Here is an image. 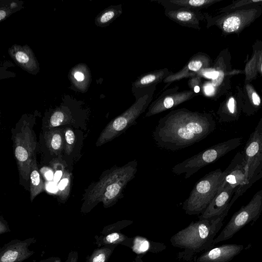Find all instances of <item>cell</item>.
<instances>
[{
  "label": "cell",
  "instance_id": "obj_1",
  "mask_svg": "<svg viewBox=\"0 0 262 262\" xmlns=\"http://www.w3.org/2000/svg\"><path fill=\"white\" fill-rule=\"evenodd\" d=\"M215 125L210 114L181 108L172 110L161 118L152 137L159 147L176 151L206 138L215 129Z\"/></svg>",
  "mask_w": 262,
  "mask_h": 262
},
{
  "label": "cell",
  "instance_id": "obj_2",
  "mask_svg": "<svg viewBox=\"0 0 262 262\" xmlns=\"http://www.w3.org/2000/svg\"><path fill=\"white\" fill-rule=\"evenodd\" d=\"M137 167L138 161L135 159L122 166L116 165L104 171L99 180L86 191L81 211L88 213L100 202L106 208L115 205L123 197V191L135 178Z\"/></svg>",
  "mask_w": 262,
  "mask_h": 262
},
{
  "label": "cell",
  "instance_id": "obj_3",
  "mask_svg": "<svg viewBox=\"0 0 262 262\" xmlns=\"http://www.w3.org/2000/svg\"><path fill=\"white\" fill-rule=\"evenodd\" d=\"M229 210H226L218 216L192 222L171 237V245L184 250L182 256L190 257L193 254L212 248L215 236L223 226V220Z\"/></svg>",
  "mask_w": 262,
  "mask_h": 262
},
{
  "label": "cell",
  "instance_id": "obj_4",
  "mask_svg": "<svg viewBox=\"0 0 262 262\" xmlns=\"http://www.w3.org/2000/svg\"><path fill=\"white\" fill-rule=\"evenodd\" d=\"M242 143V138L236 137L213 145L204 150L178 163L172 168L177 175L184 174L188 179L201 168L214 163L228 152L238 147Z\"/></svg>",
  "mask_w": 262,
  "mask_h": 262
},
{
  "label": "cell",
  "instance_id": "obj_5",
  "mask_svg": "<svg viewBox=\"0 0 262 262\" xmlns=\"http://www.w3.org/2000/svg\"><path fill=\"white\" fill-rule=\"evenodd\" d=\"M223 171L216 169L205 174L195 184L182 205L188 215L202 213L217 193L222 180Z\"/></svg>",
  "mask_w": 262,
  "mask_h": 262
},
{
  "label": "cell",
  "instance_id": "obj_6",
  "mask_svg": "<svg viewBox=\"0 0 262 262\" xmlns=\"http://www.w3.org/2000/svg\"><path fill=\"white\" fill-rule=\"evenodd\" d=\"M155 91L138 99L121 114L111 121L101 133L96 142L97 146L111 141L124 133L136 123V120L145 112L153 99Z\"/></svg>",
  "mask_w": 262,
  "mask_h": 262
},
{
  "label": "cell",
  "instance_id": "obj_7",
  "mask_svg": "<svg viewBox=\"0 0 262 262\" xmlns=\"http://www.w3.org/2000/svg\"><path fill=\"white\" fill-rule=\"evenodd\" d=\"M262 212V190L257 191L250 202L243 206L232 216L231 219L215 238L213 246L231 238L242 228L251 222H255Z\"/></svg>",
  "mask_w": 262,
  "mask_h": 262
},
{
  "label": "cell",
  "instance_id": "obj_8",
  "mask_svg": "<svg viewBox=\"0 0 262 262\" xmlns=\"http://www.w3.org/2000/svg\"><path fill=\"white\" fill-rule=\"evenodd\" d=\"M36 145L33 130L23 124L14 137V149L20 177L26 181L30 177Z\"/></svg>",
  "mask_w": 262,
  "mask_h": 262
},
{
  "label": "cell",
  "instance_id": "obj_9",
  "mask_svg": "<svg viewBox=\"0 0 262 262\" xmlns=\"http://www.w3.org/2000/svg\"><path fill=\"white\" fill-rule=\"evenodd\" d=\"M242 152L247 166L248 182L244 193L256 181L262 171V118L250 134Z\"/></svg>",
  "mask_w": 262,
  "mask_h": 262
},
{
  "label": "cell",
  "instance_id": "obj_10",
  "mask_svg": "<svg viewBox=\"0 0 262 262\" xmlns=\"http://www.w3.org/2000/svg\"><path fill=\"white\" fill-rule=\"evenodd\" d=\"M222 174V180L217 192L226 187L235 189L229 204L231 207L243 195L244 189L248 184L247 166L242 152L236 153Z\"/></svg>",
  "mask_w": 262,
  "mask_h": 262
},
{
  "label": "cell",
  "instance_id": "obj_11",
  "mask_svg": "<svg viewBox=\"0 0 262 262\" xmlns=\"http://www.w3.org/2000/svg\"><path fill=\"white\" fill-rule=\"evenodd\" d=\"M179 86L164 91L148 106L145 117H148L174 107L198 95L192 91H179Z\"/></svg>",
  "mask_w": 262,
  "mask_h": 262
},
{
  "label": "cell",
  "instance_id": "obj_12",
  "mask_svg": "<svg viewBox=\"0 0 262 262\" xmlns=\"http://www.w3.org/2000/svg\"><path fill=\"white\" fill-rule=\"evenodd\" d=\"M133 223L130 220H122L105 226L101 235H95V244L98 247L105 245L125 246L131 248L133 237H129L122 233L120 230Z\"/></svg>",
  "mask_w": 262,
  "mask_h": 262
},
{
  "label": "cell",
  "instance_id": "obj_13",
  "mask_svg": "<svg viewBox=\"0 0 262 262\" xmlns=\"http://www.w3.org/2000/svg\"><path fill=\"white\" fill-rule=\"evenodd\" d=\"M36 242L35 237L10 241L0 249V262H22L29 258L34 253L29 247Z\"/></svg>",
  "mask_w": 262,
  "mask_h": 262
},
{
  "label": "cell",
  "instance_id": "obj_14",
  "mask_svg": "<svg viewBox=\"0 0 262 262\" xmlns=\"http://www.w3.org/2000/svg\"><path fill=\"white\" fill-rule=\"evenodd\" d=\"M171 72L167 68L155 70L138 77L133 82L132 92L135 99L144 96L152 91H155L156 85L163 81Z\"/></svg>",
  "mask_w": 262,
  "mask_h": 262
},
{
  "label": "cell",
  "instance_id": "obj_15",
  "mask_svg": "<svg viewBox=\"0 0 262 262\" xmlns=\"http://www.w3.org/2000/svg\"><path fill=\"white\" fill-rule=\"evenodd\" d=\"M209 60L208 57L202 53H197L191 57L184 67L176 73H172L165 78L163 82L166 89L171 83L187 78H191L203 69L207 68Z\"/></svg>",
  "mask_w": 262,
  "mask_h": 262
},
{
  "label": "cell",
  "instance_id": "obj_16",
  "mask_svg": "<svg viewBox=\"0 0 262 262\" xmlns=\"http://www.w3.org/2000/svg\"><path fill=\"white\" fill-rule=\"evenodd\" d=\"M244 249V245L237 244H224L212 247L199 256L196 262H229Z\"/></svg>",
  "mask_w": 262,
  "mask_h": 262
},
{
  "label": "cell",
  "instance_id": "obj_17",
  "mask_svg": "<svg viewBox=\"0 0 262 262\" xmlns=\"http://www.w3.org/2000/svg\"><path fill=\"white\" fill-rule=\"evenodd\" d=\"M165 15L171 20L183 27L200 29V21L203 15L200 11L185 8H165Z\"/></svg>",
  "mask_w": 262,
  "mask_h": 262
},
{
  "label": "cell",
  "instance_id": "obj_18",
  "mask_svg": "<svg viewBox=\"0 0 262 262\" xmlns=\"http://www.w3.org/2000/svg\"><path fill=\"white\" fill-rule=\"evenodd\" d=\"M235 189L226 187L217 192L205 211L199 216V219H208L222 214L227 209H230L229 205L232 194Z\"/></svg>",
  "mask_w": 262,
  "mask_h": 262
},
{
  "label": "cell",
  "instance_id": "obj_19",
  "mask_svg": "<svg viewBox=\"0 0 262 262\" xmlns=\"http://www.w3.org/2000/svg\"><path fill=\"white\" fill-rule=\"evenodd\" d=\"M166 248L163 244L150 241L139 235L133 237L130 249L138 254H145L148 252L158 253Z\"/></svg>",
  "mask_w": 262,
  "mask_h": 262
},
{
  "label": "cell",
  "instance_id": "obj_20",
  "mask_svg": "<svg viewBox=\"0 0 262 262\" xmlns=\"http://www.w3.org/2000/svg\"><path fill=\"white\" fill-rule=\"evenodd\" d=\"M159 3L165 8H185L200 11L214 2L212 0H150Z\"/></svg>",
  "mask_w": 262,
  "mask_h": 262
},
{
  "label": "cell",
  "instance_id": "obj_21",
  "mask_svg": "<svg viewBox=\"0 0 262 262\" xmlns=\"http://www.w3.org/2000/svg\"><path fill=\"white\" fill-rule=\"evenodd\" d=\"M45 139L50 151L57 155L62 150L64 147V129L51 128L45 133Z\"/></svg>",
  "mask_w": 262,
  "mask_h": 262
},
{
  "label": "cell",
  "instance_id": "obj_22",
  "mask_svg": "<svg viewBox=\"0 0 262 262\" xmlns=\"http://www.w3.org/2000/svg\"><path fill=\"white\" fill-rule=\"evenodd\" d=\"M30 179V200L32 202L35 198L42 191L44 187L35 158L31 164Z\"/></svg>",
  "mask_w": 262,
  "mask_h": 262
},
{
  "label": "cell",
  "instance_id": "obj_23",
  "mask_svg": "<svg viewBox=\"0 0 262 262\" xmlns=\"http://www.w3.org/2000/svg\"><path fill=\"white\" fill-rule=\"evenodd\" d=\"M117 246L105 245L94 249L85 262H107Z\"/></svg>",
  "mask_w": 262,
  "mask_h": 262
},
{
  "label": "cell",
  "instance_id": "obj_24",
  "mask_svg": "<svg viewBox=\"0 0 262 262\" xmlns=\"http://www.w3.org/2000/svg\"><path fill=\"white\" fill-rule=\"evenodd\" d=\"M71 174L68 171H65L57 186V193L61 201H65L68 198L70 190Z\"/></svg>",
  "mask_w": 262,
  "mask_h": 262
},
{
  "label": "cell",
  "instance_id": "obj_25",
  "mask_svg": "<svg viewBox=\"0 0 262 262\" xmlns=\"http://www.w3.org/2000/svg\"><path fill=\"white\" fill-rule=\"evenodd\" d=\"M65 152L70 155L73 150L75 143V135L73 130L70 128L64 129Z\"/></svg>",
  "mask_w": 262,
  "mask_h": 262
},
{
  "label": "cell",
  "instance_id": "obj_26",
  "mask_svg": "<svg viewBox=\"0 0 262 262\" xmlns=\"http://www.w3.org/2000/svg\"><path fill=\"white\" fill-rule=\"evenodd\" d=\"M241 25V20L237 16L227 18L223 23V28L227 32H232L237 30Z\"/></svg>",
  "mask_w": 262,
  "mask_h": 262
},
{
  "label": "cell",
  "instance_id": "obj_27",
  "mask_svg": "<svg viewBox=\"0 0 262 262\" xmlns=\"http://www.w3.org/2000/svg\"><path fill=\"white\" fill-rule=\"evenodd\" d=\"M68 119L61 111L55 112L51 116L48 127L50 129L67 123Z\"/></svg>",
  "mask_w": 262,
  "mask_h": 262
},
{
  "label": "cell",
  "instance_id": "obj_28",
  "mask_svg": "<svg viewBox=\"0 0 262 262\" xmlns=\"http://www.w3.org/2000/svg\"><path fill=\"white\" fill-rule=\"evenodd\" d=\"M188 85L190 90L199 95L202 90L203 84L201 77L196 75L190 78L188 81Z\"/></svg>",
  "mask_w": 262,
  "mask_h": 262
},
{
  "label": "cell",
  "instance_id": "obj_29",
  "mask_svg": "<svg viewBox=\"0 0 262 262\" xmlns=\"http://www.w3.org/2000/svg\"><path fill=\"white\" fill-rule=\"evenodd\" d=\"M224 76V73L223 71L219 70V75L214 80H211L210 82H205L204 84H211L215 90V87L219 86L222 82Z\"/></svg>",
  "mask_w": 262,
  "mask_h": 262
},
{
  "label": "cell",
  "instance_id": "obj_30",
  "mask_svg": "<svg viewBox=\"0 0 262 262\" xmlns=\"http://www.w3.org/2000/svg\"><path fill=\"white\" fill-rule=\"evenodd\" d=\"M10 232L7 222L2 216L0 217V234Z\"/></svg>",
  "mask_w": 262,
  "mask_h": 262
},
{
  "label": "cell",
  "instance_id": "obj_31",
  "mask_svg": "<svg viewBox=\"0 0 262 262\" xmlns=\"http://www.w3.org/2000/svg\"><path fill=\"white\" fill-rule=\"evenodd\" d=\"M16 60L21 63H26L29 60L28 55L23 52H17L15 55Z\"/></svg>",
  "mask_w": 262,
  "mask_h": 262
},
{
  "label": "cell",
  "instance_id": "obj_32",
  "mask_svg": "<svg viewBox=\"0 0 262 262\" xmlns=\"http://www.w3.org/2000/svg\"><path fill=\"white\" fill-rule=\"evenodd\" d=\"M41 171L47 180H51L54 178L53 171L50 168L44 167Z\"/></svg>",
  "mask_w": 262,
  "mask_h": 262
},
{
  "label": "cell",
  "instance_id": "obj_33",
  "mask_svg": "<svg viewBox=\"0 0 262 262\" xmlns=\"http://www.w3.org/2000/svg\"><path fill=\"white\" fill-rule=\"evenodd\" d=\"M78 252L76 251H72L69 253L66 262H78Z\"/></svg>",
  "mask_w": 262,
  "mask_h": 262
},
{
  "label": "cell",
  "instance_id": "obj_34",
  "mask_svg": "<svg viewBox=\"0 0 262 262\" xmlns=\"http://www.w3.org/2000/svg\"><path fill=\"white\" fill-rule=\"evenodd\" d=\"M252 99L253 104L255 106H258L260 104V99L257 93L253 92L252 95Z\"/></svg>",
  "mask_w": 262,
  "mask_h": 262
},
{
  "label": "cell",
  "instance_id": "obj_35",
  "mask_svg": "<svg viewBox=\"0 0 262 262\" xmlns=\"http://www.w3.org/2000/svg\"><path fill=\"white\" fill-rule=\"evenodd\" d=\"M63 173L64 172H63V171L61 170H56L54 175V182L55 183L58 182L60 180V178H62Z\"/></svg>",
  "mask_w": 262,
  "mask_h": 262
},
{
  "label": "cell",
  "instance_id": "obj_36",
  "mask_svg": "<svg viewBox=\"0 0 262 262\" xmlns=\"http://www.w3.org/2000/svg\"><path fill=\"white\" fill-rule=\"evenodd\" d=\"M74 77L77 80L81 81L84 79V76L82 73L77 72L75 73Z\"/></svg>",
  "mask_w": 262,
  "mask_h": 262
},
{
  "label": "cell",
  "instance_id": "obj_37",
  "mask_svg": "<svg viewBox=\"0 0 262 262\" xmlns=\"http://www.w3.org/2000/svg\"><path fill=\"white\" fill-rule=\"evenodd\" d=\"M47 189L50 192H55L56 191V186L52 183H49L47 186Z\"/></svg>",
  "mask_w": 262,
  "mask_h": 262
},
{
  "label": "cell",
  "instance_id": "obj_38",
  "mask_svg": "<svg viewBox=\"0 0 262 262\" xmlns=\"http://www.w3.org/2000/svg\"><path fill=\"white\" fill-rule=\"evenodd\" d=\"M55 258H56V257H49V258H47L46 259H42V260L39 261L38 262H52L53 261H54L55 260Z\"/></svg>",
  "mask_w": 262,
  "mask_h": 262
},
{
  "label": "cell",
  "instance_id": "obj_39",
  "mask_svg": "<svg viewBox=\"0 0 262 262\" xmlns=\"http://www.w3.org/2000/svg\"><path fill=\"white\" fill-rule=\"evenodd\" d=\"M142 256L141 255H138L136 258L135 259L131 261V262H143L142 260Z\"/></svg>",
  "mask_w": 262,
  "mask_h": 262
},
{
  "label": "cell",
  "instance_id": "obj_40",
  "mask_svg": "<svg viewBox=\"0 0 262 262\" xmlns=\"http://www.w3.org/2000/svg\"><path fill=\"white\" fill-rule=\"evenodd\" d=\"M6 16V12L4 10L0 11V20H2Z\"/></svg>",
  "mask_w": 262,
  "mask_h": 262
},
{
  "label": "cell",
  "instance_id": "obj_41",
  "mask_svg": "<svg viewBox=\"0 0 262 262\" xmlns=\"http://www.w3.org/2000/svg\"><path fill=\"white\" fill-rule=\"evenodd\" d=\"M52 262H61V260L60 258L56 257L55 260Z\"/></svg>",
  "mask_w": 262,
  "mask_h": 262
},
{
  "label": "cell",
  "instance_id": "obj_42",
  "mask_svg": "<svg viewBox=\"0 0 262 262\" xmlns=\"http://www.w3.org/2000/svg\"><path fill=\"white\" fill-rule=\"evenodd\" d=\"M11 6L12 7H13V6H15V4H14V3H13V4H12L11 5Z\"/></svg>",
  "mask_w": 262,
  "mask_h": 262
},
{
  "label": "cell",
  "instance_id": "obj_43",
  "mask_svg": "<svg viewBox=\"0 0 262 262\" xmlns=\"http://www.w3.org/2000/svg\"><path fill=\"white\" fill-rule=\"evenodd\" d=\"M261 71L262 72V63H261Z\"/></svg>",
  "mask_w": 262,
  "mask_h": 262
}]
</instances>
